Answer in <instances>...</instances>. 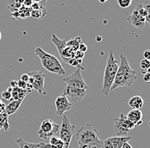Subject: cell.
Masks as SVG:
<instances>
[{"instance_id": "cell-13", "label": "cell", "mask_w": 150, "mask_h": 148, "mask_svg": "<svg viewBox=\"0 0 150 148\" xmlns=\"http://www.w3.org/2000/svg\"><path fill=\"white\" fill-rule=\"evenodd\" d=\"M127 21L139 31L144 28L145 23H146L145 18L141 16L140 14L138 13V11L136 9H134L131 15L127 17Z\"/></svg>"}, {"instance_id": "cell-2", "label": "cell", "mask_w": 150, "mask_h": 148, "mask_svg": "<svg viewBox=\"0 0 150 148\" xmlns=\"http://www.w3.org/2000/svg\"><path fill=\"white\" fill-rule=\"evenodd\" d=\"M118 67H119V62L114 58L113 51L110 50L108 53V61L104 71L103 88H102V93L106 96H108L110 93L111 87L118 71Z\"/></svg>"}, {"instance_id": "cell-18", "label": "cell", "mask_w": 150, "mask_h": 148, "mask_svg": "<svg viewBox=\"0 0 150 148\" xmlns=\"http://www.w3.org/2000/svg\"><path fill=\"white\" fill-rule=\"evenodd\" d=\"M23 101H12L9 104L6 105L5 106V110L4 111L7 113V115H12V114H15L21 105Z\"/></svg>"}, {"instance_id": "cell-15", "label": "cell", "mask_w": 150, "mask_h": 148, "mask_svg": "<svg viewBox=\"0 0 150 148\" xmlns=\"http://www.w3.org/2000/svg\"><path fill=\"white\" fill-rule=\"evenodd\" d=\"M126 118L131 121L135 126H139L142 123V112L141 110H134L132 109L126 115Z\"/></svg>"}, {"instance_id": "cell-31", "label": "cell", "mask_w": 150, "mask_h": 148, "mask_svg": "<svg viewBox=\"0 0 150 148\" xmlns=\"http://www.w3.org/2000/svg\"><path fill=\"white\" fill-rule=\"evenodd\" d=\"M21 80L24 81L26 83H28V81H29V75L28 74H22L21 77Z\"/></svg>"}, {"instance_id": "cell-8", "label": "cell", "mask_w": 150, "mask_h": 148, "mask_svg": "<svg viewBox=\"0 0 150 148\" xmlns=\"http://www.w3.org/2000/svg\"><path fill=\"white\" fill-rule=\"evenodd\" d=\"M135 124L126 118V115L121 113L120 118L114 119L113 130L117 136H125L129 131L135 128Z\"/></svg>"}, {"instance_id": "cell-6", "label": "cell", "mask_w": 150, "mask_h": 148, "mask_svg": "<svg viewBox=\"0 0 150 148\" xmlns=\"http://www.w3.org/2000/svg\"><path fill=\"white\" fill-rule=\"evenodd\" d=\"M60 126L51 119L44 120L38 130V135L39 138L44 140H50L52 136H55L59 133Z\"/></svg>"}, {"instance_id": "cell-7", "label": "cell", "mask_w": 150, "mask_h": 148, "mask_svg": "<svg viewBox=\"0 0 150 148\" xmlns=\"http://www.w3.org/2000/svg\"><path fill=\"white\" fill-rule=\"evenodd\" d=\"M28 74L29 75L28 83L32 85L33 90L39 94H46L45 90V80L46 75L40 71H31Z\"/></svg>"}, {"instance_id": "cell-21", "label": "cell", "mask_w": 150, "mask_h": 148, "mask_svg": "<svg viewBox=\"0 0 150 148\" xmlns=\"http://www.w3.org/2000/svg\"><path fill=\"white\" fill-rule=\"evenodd\" d=\"M50 148H64V143L62 140L60 139L59 137H56L55 136H52L50 139Z\"/></svg>"}, {"instance_id": "cell-39", "label": "cell", "mask_w": 150, "mask_h": 148, "mask_svg": "<svg viewBox=\"0 0 150 148\" xmlns=\"http://www.w3.org/2000/svg\"><path fill=\"white\" fill-rule=\"evenodd\" d=\"M1 37H2V34H1V32H0V40H1Z\"/></svg>"}, {"instance_id": "cell-14", "label": "cell", "mask_w": 150, "mask_h": 148, "mask_svg": "<svg viewBox=\"0 0 150 148\" xmlns=\"http://www.w3.org/2000/svg\"><path fill=\"white\" fill-rule=\"evenodd\" d=\"M16 143L18 145L19 148H50V144H46L44 142L30 143V142L25 141L22 138L16 139Z\"/></svg>"}, {"instance_id": "cell-25", "label": "cell", "mask_w": 150, "mask_h": 148, "mask_svg": "<svg viewBox=\"0 0 150 148\" xmlns=\"http://www.w3.org/2000/svg\"><path fill=\"white\" fill-rule=\"evenodd\" d=\"M142 6L147 10V16L145 18V20H146V22L149 23V25L150 27V0H146L142 4Z\"/></svg>"}, {"instance_id": "cell-16", "label": "cell", "mask_w": 150, "mask_h": 148, "mask_svg": "<svg viewBox=\"0 0 150 148\" xmlns=\"http://www.w3.org/2000/svg\"><path fill=\"white\" fill-rule=\"evenodd\" d=\"M128 105L134 110H141V108L144 105V101L140 95H135L130 99V101H128Z\"/></svg>"}, {"instance_id": "cell-5", "label": "cell", "mask_w": 150, "mask_h": 148, "mask_svg": "<svg viewBox=\"0 0 150 148\" xmlns=\"http://www.w3.org/2000/svg\"><path fill=\"white\" fill-rule=\"evenodd\" d=\"M75 132V125L72 124L67 116H64L62 118V124L60 126L59 135L60 139L64 143V148H69L73 135Z\"/></svg>"}, {"instance_id": "cell-23", "label": "cell", "mask_w": 150, "mask_h": 148, "mask_svg": "<svg viewBox=\"0 0 150 148\" xmlns=\"http://www.w3.org/2000/svg\"><path fill=\"white\" fill-rule=\"evenodd\" d=\"M140 67L142 73L145 74L148 73V70L150 68V61L146 60V59H142L140 62Z\"/></svg>"}, {"instance_id": "cell-12", "label": "cell", "mask_w": 150, "mask_h": 148, "mask_svg": "<svg viewBox=\"0 0 150 148\" xmlns=\"http://www.w3.org/2000/svg\"><path fill=\"white\" fill-rule=\"evenodd\" d=\"M131 136H114L103 140L104 148H121L125 143L131 140Z\"/></svg>"}, {"instance_id": "cell-30", "label": "cell", "mask_w": 150, "mask_h": 148, "mask_svg": "<svg viewBox=\"0 0 150 148\" xmlns=\"http://www.w3.org/2000/svg\"><path fill=\"white\" fill-rule=\"evenodd\" d=\"M78 50H80V51H82V52L85 53V52L87 51V46H86L84 43L82 42V43L79 44V49H78Z\"/></svg>"}, {"instance_id": "cell-34", "label": "cell", "mask_w": 150, "mask_h": 148, "mask_svg": "<svg viewBox=\"0 0 150 148\" xmlns=\"http://www.w3.org/2000/svg\"><path fill=\"white\" fill-rule=\"evenodd\" d=\"M143 81L144 82H150V73H146L143 75Z\"/></svg>"}, {"instance_id": "cell-29", "label": "cell", "mask_w": 150, "mask_h": 148, "mask_svg": "<svg viewBox=\"0 0 150 148\" xmlns=\"http://www.w3.org/2000/svg\"><path fill=\"white\" fill-rule=\"evenodd\" d=\"M84 55H85V53H84V52H82V51H80V50H77V51L75 52L74 58L78 59V60H82V61H83Z\"/></svg>"}, {"instance_id": "cell-1", "label": "cell", "mask_w": 150, "mask_h": 148, "mask_svg": "<svg viewBox=\"0 0 150 148\" xmlns=\"http://www.w3.org/2000/svg\"><path fill=\"white\" fill-rule=\"evenodd\" d=\"M137 79V74L128 62V60L123 54H120V63L115 76L110 91L120 87H131Z\"/></svg>"}, {"instance_id": "cell-10", "label": "cell", "mask_w": 150, "mask_h": 148, "mask_svg": "<svg viewBox=\"0 0 150 148\" xmlns=\"http://www.w3.org/2000/svg\"><path fill=\"white\" fill-rule=\"evenodd\" d=\"M86 94H87V92L84 90H80V89H76V88L66 86L63 91H62V95H64L66 97L69 98L74 103H78L84 99L86 96Z\"/></svg>"}, {"instance_id": "cell-36", "label": "cell", "mask_w": 150, "mask_h": 148, "mask_svg": "<svg viewBox=\"0 0 150 148\" xmlns=\"http://www.w3.org/2000/svg\"><path fill=\"white\" fill-rule=\"evenodd\" d=\"M121 148H132V147H131L128 142H125V143L122 146Z\"/></svg>"}, {"instance_id": "cell-4", "label": "cell", "mask_w": 150, "mask_h": 148, "mask_svg": "<svg viewBox=\"0 0 150 148\" xmlns=\"http://www.w3.org/2000/svg\"><path fill=\"white\" fill-rule=\"evenodd\" d=\"M78 147L89 145L99 140L98 132L91 123L85 124L76 133Z\"/></svg>"}, {"instance_id": "cell-9", "label": "cell", "mask_w": 150, "mask_h": 148, "mask_svg": "<svg viewBox=\"0 0 150 148\" xmlns=\"http://www.w3.org/2000/svg\"><path fill=\"white\" fill-rule=\"evenodd\" d=\"M62 81L65 82L68 87L76 88V89H80V90H88V86L86 83L84 82V78L81 75V70L80 69H76L74 73L62 78Z\"/></svg>"}, {"instance_id": "cell-26", "label": "cell", "mask_w": 150, "mask_h": 148, "mask_svg": "<svg viewBox=\"0 0 150 148\" xmlns=\"http://www.w3.org/2000/svg\"><path fill=\"white\" fill-rule=\"evenodd\" d=\"M1 96H2L3 99H5L7 101L12 100V88L11 87L7 88L4 91H3V93L1 94Z\"/></svg>"}, {"instance_id": "cell-24", "label": "cell", "mask_w": 150, "mask_h": 148, "mask_svg": "<svg viewBox=\"0 0 150 148\" xmlns=\"http://www.w3.org/2000/svg\"><path fill=\"white\" fill-rule=\"evenodd\" d=\"M78 148H104L103 147V140H98L96 142H94L89 145H84L81 147H78Z\"/></svg>"}, {"instance_id": "cell-32", "label": "cell", "mask_w": 150, "mask_h": 148, "mask_svg": "<svg viewBox=\"0 0 150 148\" xmlns=\"http://www.w3.org/2000/svg\"><path fill=\"white\" fill-rule=\"evenodd\" d=\"M143 56H144V59L150 61V49L145 50L144 51V54H143Z\"/></svg>"}, {"instance_id": "cell-11", "label": "cell", "mask_w": 150, "mask_h": 148, "mask_svg": "<svg viewBox=\"0 0 150 148\" xmlns=\"http://www.w3.org/2000/svg\"><path fill=\"white\" fill-rule=\"evenodd\" d=\"M56 108V115L62 116L65 113L66 111H69L73 107V104L69 101L68 98L64 95H60L56 99L55 101Z\"/></svg>"}, {"instance_id": "cell-33", "label": "cell", "mask_w": 150, "mask_h": 148, "mask_svg": "<svg viewBox=\"0 0 150 148\" xmlns=\"http://www.w3.org/2000/svg\"><path fill=\"white\" fill-rule=\"evenodd\" d=\"M5 106H6V105L4 103V101L2 100H0V113H2L3 111H4Z\"/></svg>"}, {"instance_id": "cell-37", "label": "cell", "mask_w": 150, "mask_h": 148, "mask_svg": "<svg viewBox=\"0 0 150 148\" xmlns=\"http://www.w3.org/2000/svg\"><path fill=\"white\" fill-rule=\"evenodd\" d=\"M33 2H36V3H46L47 0H32Z\"/></svg>"}, {"instance_id": "cell-20", "label": "cell", "mask_w": 150, "mask_h": 148, "mask_svg": "<svg viewBox=\"0 0 150 148\" xmlns=\"http://www.w3.org/2000/svg\"><path fill=\"white\" fill-rule=\"evenodd\" d=\"M82 43V39L80 37H76L70 39L69 41H67V46L72 49L74 51H77L79 49V44Z\"/></svg>"}, {"instance_id": "cell-28", "label": "cell", "mask_w": 150, "mask_h": 148, "mask_svg": "<svg viewBox=\"0 0 150 148\" xmlns=\"http://www.w3.org/2000/svg\"><path fill=\"white\" fill-rule=\"evenodd\" d=\"M136 9L138 11V13L140 14L141 16L146 18V16H147V10L145 9V8H144L143 6H142V4H138V5L137 6Z\"/></svg>"}, {"instance_id": "cell-35", "label": "cell", "mask_w": 150, "mask_h": 148, "mask_svg": "<svg viewBox=\"0 0 150 148\" xmlns=\"http://www.w3.org/2000/svg\"><path fill=\"white\" fill-rule=\"evenodd\" d=\"M33 1H32V0H23V3H24V4H25L26 6H30V5H32V4H33Z\"/></svg>"}, {"instance_id": "cell-22", "label": "cell", "mask_w": 150, "mask_h": 148, "mask_svg": "<svg viewBox=\"0 0 150 148\" xmlns=\"http://www.w3.org/2000/svg\"><path fill=\"white\" fill-rule=\"evenodd\" d=\"M67 64H69L70 66H74V67H77V69H80V70H84V66H82V60H78L76 58H71L68 60L67 63Z\"/></svg>"}, {"instance_id": "cell-17", "label": "cell", "mask_w": 150, "mask_h": 148, "mask_svg": "<svg viewBox=\"0 0 150 148\" xmlns=\"http://www.w3.org/2000/svg\"><path fill=\"white\" fill-rule=\"evenodd\" d=\"M12 88V100L13 101H23L27 96L28 93L24 90L19 88L17 86L11 87Z\"/></svg>"}, {"instance_id": "cell-3", "label": "cell", "mask_w": 150, "mask_h": 148, "mask_svg": "<svg viewBox=\"0 0 150 148\" xmlns=\"http://www.w3.org/2000/svg\"><path fill=\"white\" fill-rule=\"evenodd\" d=\"M35 54L40 59L43 67L48 72L60 75V76L65 75V69L56 56L47 53L43 49L39 47L35 49Z\"/></svg>"}, {"instance_id": "cell-27", "label": "cell", "mask_w": 150, "mask_h": 148, "mask_svg": "<svg viewBox=\"0 0 150 148\" xmlns=\"http://www.w3.org/2000/svg\"><path fill=\"white\" fill-rule=\"evenodd\" d=\"M131 3H132V0H118V4L122 9L130 7L131 5Z\"/></svg>"}, {"instance_id": "cell-38", "label": "cell", "mask_w": 150, "mask_h": 148, "mask_svg": "<svg viewBox=\"0 0 150 148\" xmlns=\"http://www.w3.org/2000/svg\"><path fill=\"white\" fill-rule=\"evenodd\" d=\"M108 0H99V2L100 3H102V4H104V3H106V2H108Z\"/></svg>"}, {"instance_id": "cell-19", "label": "cell", "mask_w": 150, "mask_h": 148, "mask_svg": "<svg viewBox=\"0 0 150 148\" xmlns=\"http://www.w3.org/2000/svg\"><path fill=\"white\" fill-rule=\"evenodd\" d=\"M3 129L5 131H8L9 129V116L5 111L0 113V131Z\"/></svg>"}, {"instance_id": "cell-40", "label": "cell", "mask_w": 150, "mask_h": 148, "mask_svg": "<svg viewBox=\"0 0 150 148\" xmlns=\"http://www.w3.org/2000/svg\"><path fill=\"white\" fill-rule=\"evenodd\" d=\"M148 73H150V68L149 69V70H148Z\"/></svg>"}]
</instances>
